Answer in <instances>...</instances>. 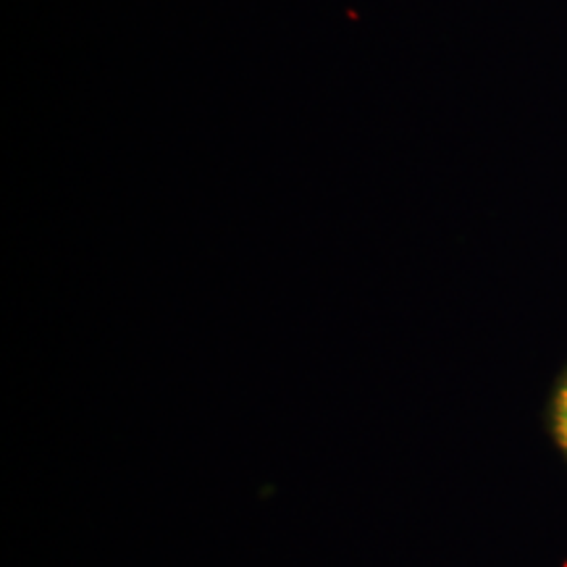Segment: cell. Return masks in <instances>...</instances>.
Here are the masks:
<instances>
[{
  "mask_svg": "<svg viewBox=\"0 0 567 567\" xmlns=\"http://www.w3.org/2000/svg\"><path fill=\"white\" fill-rule=\"evenodd\" d=\"M555 434L557 442L563 450L567 452V375L565 381L557 389V400H555Z\"/></svg>",
  "mask_w": 567,
  "mask_h": 567,
  "instance_id": "6da1fadb",
  "label": "cell"
}]
</instances>
